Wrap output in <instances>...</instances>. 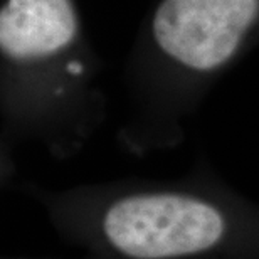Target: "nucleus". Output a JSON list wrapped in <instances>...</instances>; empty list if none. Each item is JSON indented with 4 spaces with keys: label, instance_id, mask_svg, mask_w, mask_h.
I'll use <instances>...</instances> for the list:
<instances>
[{
    "label": "nucleus",
    "instance_id": "f257e3e1",
    "mask_svg": "<svg viewBox=\"0 0 259 259\" xmlns=\"http://www.w3.org/2000/svg\"><path fill=\"white\" fill-rule=\"evenodd\" d=\"M46 205L56 234L93 259H259V205L207 175Z\"/></svg>",
    "mask_w": 259,
    "mask_h": 259
},
{
    "label": "nucleus",
    "instance_id": "20e7f679",
    "mask_svg": "<svg viewBox=\"0 0 259 259\" xmlns=\"http://www.w3.org/2000/svg\"><path fill=\"white\" fill-rule=\"evenodd\" d=\"M0 259H61V257H34V256H5V254H0ZM81 259H93V257L82 256Z\"/></svg>",
    "mask_w": 259,
    "mask_h": 259
},
{
    "label": "nucleus",
    "instance_id": "7ed1b4c3",
    "mask_svg": "<svg viewBox=\"0 0 259 259\" xmlns=\"http://www.w3.org/2000/svg\"><path fill=\"white\" fill-rule=\"evenodd\" d=\"M77 27L71 0H7L0 9V53L15 61L48 58L74 40Z\"/></svg>",
    "mask_w": 259,
    "mask_h": 259
},
{
    "label": "nucleus",
    "instance_id": "f03ea898",
    "mask_svg": "<svg viewBox=\"0 0 259 259\" xmlns=\"http://www.w3.org/2000/svg\"><path fill=\"white\" fill-rule=\"evenodd\" d=\"M259 30V0H163L152 34L165 58L204 88Z\"/></svg>",
    "mask_w": 259,
    "mask_h": 259
}]
</instances>
